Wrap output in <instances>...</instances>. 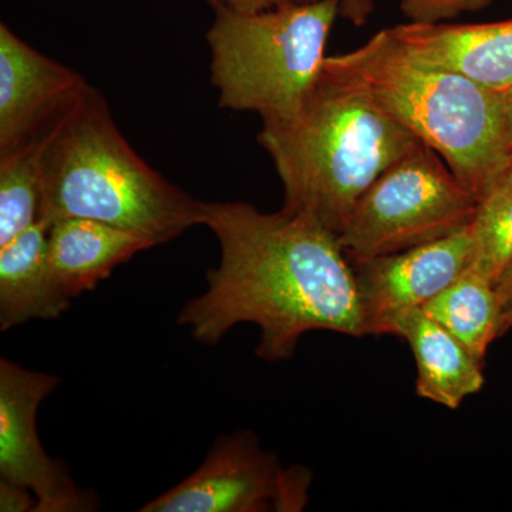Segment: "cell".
Wrapping results in <instances>:
<instances>
[{
  "label": "cell",
  "instance_id": "obj_1",
  "mask_svg": "<svg viewBox=\"0 0 512 512\" xmlns=\"http://www.w3.org/2000/svg\"><path fill=\"white\" fill-rule=\"evenodd\" d=\"M202 225L218 239L220 262L177 318L197 342L217 346L235 326L254 323L256 356L276 363L292 359L311 330L367 336L352 264L319 222L234 201L205 202Z\"/></svg>",
  "mask_w": 512,
  "mask_h": 512
},
{
  "label": "cell",
  "instance_id": "obj_2",
  "mask_svg": "<svg viewBox=\"0 0 512 512\" xmlns=\"http://www.w3.org/2000/svg\"><path fill=\"white\" fill-rule=\"evenodd\" d=\"M323 72L433 148L478 201L512 170L504 93L417 59L389 30L326 57Z\"/></svg>",
  "mask_w": 512,
  "mask_h": 512
},
{
  "label": "cell",
  "instance_id": "obj_3",
  "mask_svg": "<svg viewBox=\"0 0 512 512\" xmlns=\"http://www.w3.org/2000/svg\"><path fill=\"white\" fill-rule=\"evenodd\" d=\"M204 207L138 156L92 86L47 134L39 220L87 218L161 245L202 225Z\"/></svg>",
  "mask_w": 512,
  "mask_h": 512
},
{
  "label": "cell",
  "instance_id": "obj_4",
  "mask_svg": "<svg viewBox=\"0 0 512 512\" xmlns=\"http://www.w3.org/2000/svg\"><path fill=\"white\" fill-rule=\"evenodd\" d=\"M258 141L284 185V210L335 235L377 178L423 143L325 72L295 116L262 123Z\"/></svg>",
  "mask_w": 512,
  "mask_h": 512
},
{
  "label": "cell",
  "instance_id": "obj_5",
  "mask_svg": "<svg viewBox=\"0 0 512 512\" xmlns=\"http://www.w3.org/2000/svg\"><path fill=\"white\" fill-rule=\"evenodd\" d=\"M207 32L220 106L291 119L318 83L339 0L244 13L217 6Z\"/></svg>",
  "mask_w": 512,
  "mask_h": 512
},
{
  "label": "cell",
  "instance_id": "obj_6",
  "mask_svg": "<svg viewBox=\"0 0 512 512\" xmlns=\"http://www.w3.org/2000/svg\"><path fill=\"white\" fill-rule=\"evenodd\" d=\"M478 200L421 143L365 192L338 235L349 261L396 254L470 227Z\"/></svg>",
  "mask_w": 512,
  "mask_h": 512
},
{
  "label": "cell",
  "instance_id": "obj_7",
  "mask_svg": "<svg viewBox=\"0 0 512 512\" xmlns=\"http://www.w3.org/2000/svg\"><path fill=\"white\" fill-rule=\"evenodd\" d=\"M59 383V377L0 359V480L29 488L36 512L94 511L99 497L74 483L37 434V410Z\"/></svg>",
  "mask_w": 512,
  "mask_h": 512
},
{
  "label": "cell",
  "instance_id": "obj_8",
  "mask_svg": "<svg viewBox=\"0 0 512 512\" xmlns=\"http://www.w3.org/2000/svg\"><path fill=\"white\" fill-rule=\"evenodd\" d=\"M289 474L254 433L238 430L218 437L198 470L138 511H282Z\"/></svg>",
  "mask_w": 512,
  "mask_h": 512
},
{
  "label": "cell",
  "instance_id": "obj_9",
  "mask_svg": "<svg viewBox=\"0 0 512 512\" xmlns=\"http://www.w3.org/2000/svg\"><path fill=\"white\" fill-rule=\"evenodd\" d=\"M471 251L468 227L396 254L350 261L367 336L393 335L400 319L423 308L466 271Z\"/></svg>",
  "mask_w": 512,
  "mask_h": 512
},
{
  "label": "cell",
  "instance_id": "obj_10",
  "mask_svg": "<svg viewBox=\"0 0 512 512\" xmlns=\"http://www.w3.org/2000/svg\"><path fill=\"white\" fill-rule=\"evenodd\" d=\"M90 84L0 25V154L42 136Z\"/></svg>",
  "mask_w": 512,
  "mask_h": 512
},
{
  "label": "cell",
  "instance_id": "obj_11",
  "mask_svg": "<svg viewBox=\"0 0 512 512\" xmlns=\"http://www.w3.org/2000/svg\"><path fill=\"white\" fill-rule=\"evenodd\" d=\"M390 36L423 62L507 93L512 87V19L491 23H404Z\"/></svg>",
  "mask_w": 512,
  "mask_h": 512
},
{
  "label": "cell",
  "instance_id": "obj_12",
  "mask_svg": "<svg viewBox=\"0 0 512 512\" xmlns=\"http://www.w3.org/2000/svg\"><path fill=\"white\" fill-rule=\"evenodd\" d=\"M52 224L37 220L0 247V330L60 318L72 303L49 256Z\"/></svg>",
  "mask_w": 512,
  "mask_h": 512
},
{
  "label": "cell",
  "instance_id": "obj_13",
  "mask_svg": "<svg viewBox=\"0 0 512 512\" xmlns=\"http://www.w3.org/2000/svg\"><path fill=\"white\" fill-rule=\"evenodd\" d=\"M153 247L144 235L87 218L53 222L49 232L50 264L72 298L93 291L117 266Z\"/></svg>",
  "mask_w": 512,
  "mask_h": 512
},
{
  "label": "cell",
  "instance_id": "obj_14",
  "mask_svg": "<svg viewBox=\"0 0 512 512\" xmlns=\"http://www.w3.org/2000/svg\"><path fill=\"white\" fill-rule=\"evenodd\" d=\"M393 336L409 343L417 366L416 393L447 409H458L483 389L484 366L423 308L397 322Z\"/></svg>",
  "mask_w": 512,
  "mask_h": 512
},
{
  "label": "cell",
  "instance_id": "obj_15",
  "mask_svg": "<svg viewBox=\"0 0 512 512\" xmlns=\"http://www.w3.org/2000/svg\"><path fill=\"white\" fill-rule=\"evenodd\" d=\"M423 311L484 366L488 348L500 338V303L493 282L468 266L453 284L430 299Z\"/></svg>",
  "mask_w": 512,
  "mask_h": 512
},
{
  "label": "cell",
  "instance_id": "obj_16",
  "mask_svg": "<svg viewBox=\"0 0 512 512\" xmlns=\"http://www.w3.org/2000/svg\"><path fill=\"white\" fill-rule=\"evenodd\" d=\"M49 131L0 154V247L39 220L42 154Z\"/></svg>",
  "mask_w": 512,
  "mask_h": 512
},
{
  "label": "cell",
  "instance_id": "obj_17",
  "mask_svg": "<svg viewBox=\"0 0 512 512\" xmlns=\"http://www.w3.org/2000/svg\"><path fill=\"white\" fill-rule=\"evenodd\" d=\"M470 268L497 284L512 264V170L483 200L470 225Z\"/></svg>",
  "mask_w": 512,
  "mask_h": 512
},
{
  "label": "cell",
  "instance_id": "obj_18",
  "mask_svg": "<svg viewBox=\"0 0 512 512\" xmlns=\"http://www.w3.org/2000/svg\"><path fill=\"white\" fill-rule=\"evenodd\" d=\"M494 0H399V9L410 23H444L490 8Z\"/></svg>",
  "mask_w": 512,
  "mask_h": 512
},
{
  "label": "cell",
  "instance_id": "obj_19",
  "mask_svg": "<svg viewBox=\"0 0 512 512\" xmlns=\"http://www.w3.org/2000/svg\"><path fill=\"white\" fill-rule=\"evenodd\" d=\"M36 495L23 485L0 480V511L36 512Z\"/></svg>",
  "mask_w": 512,
  "mask_h": 512
},
{
  "label": "cell",
  "instance_id": "obj_20",
  "mask_svg": "<svg viewBox=\"0 0 512 512\" xmlns=\"http://www.w3.org/2000/svg\"><path fill=\"white\" fill-rule=\"evenodd\" d=\"M500 303V338L512 328V264L505 269L495 284Z\"/></svg>",
  "mask_w": 512,
  "mask_h": 512
},
{
  "label": "cell",
  "instance_id": "obj_21",
  "mask_svg": "<svg viewBox=\"0 0 512 512\" xmlns=\"http://www.w3.org/2000/svg\"><path fill=\"white\" fill-rule=\"evenodd\" d=\"M318 2V0H217L214 9L217 6L237 10V12L254 13L281 8L289 5H306V3Z\"/></svg>",
  "mask_w": 512,
  "mask_h": 512
},
{
  "label": "cell",
  "instance_id": "obj_22",
  "mask_svg": "<svg viewBox=\"0 0 512 512\" xmlns=\"http://www.w3.org/2000/svg\"><path fill=\"white\" fill-rule=\"evenodd\" d=\"M340 18L348 20L350 25L365 26L375 13V0H339Z\"/></svg>",
  "mask_w": 512,
  "mask_h": 512
},
{
  "label": "cell",
  "instance_id": "obj_23",
  "mask_svg": "<svg viewBox=\"0 0 512 512\" xmlns=\"http://www.w3.org/2000/svg\"><path fill=\"white\" fill-rule=\"evenodd\" d=\"M504 119L505 130H507L508 141H510L512 151V87L507 93H504Z\"/></svg>",
  "mask_w": 512,
  "mask_h": 512
},
{
  "label": "cell",
  "instance_id": "obj_24",
  "mask_svg": "<svg viewBox=\"0 0 512 512\" xmlns=\"http://www.w3.org/2000/svg\"><path fill=\"white\" fill-rule=\"evenodd\" d=\"M208 3H210V5L212 6V8H214L215 3H217V0H208Z\"/></svg>",
  "mask_w": 512,
  "mask_h": 512
}]
</instances>
